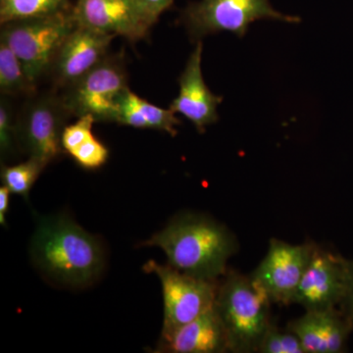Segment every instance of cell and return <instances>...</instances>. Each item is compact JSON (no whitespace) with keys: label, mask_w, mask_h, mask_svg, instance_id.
Instances as JSON below:
<instances>
[{"label":"cell","mask_w":353,"mask_h":353,"mask_svg":"<svg viewBox=\"0 0 353 353\" xmlns=\"http://www.w3.org/2000/svg\"><path fill=\"white\" fill-rule=\"evenodd\" d=\"M30 252L44 275L69 287L90 285L103 270L104 252L99 241L65 216L39 220Z\"/></svg>","instance_id":"6da1fadb"},{"label":"cell","mask_w":353,"mask_h":353,"mask_svg":"<svg viewBox=\"0 0 353 353\" xmlns=\"http://www.w3.org/2000/svg\"><path fill=\"white\" fill-rule=\"evenodd\" d=\"M139 246L160 248L173 268L209 280L225 275L228 260L236 250V240L226 227L196 214L174 218Z\"/></svg>","instance_id":"7a4b0ae2"},{"label":"cell","mask_w":353,"mask_h":353,"mask_svg":"<svg viewBox=\"0 0 353 353\" xmlns=\"http://www.w3.org/2000/svg\"><path fill=\"white\" fill-rule=\"evenodd\" d=\"M266 290L250 276L228 274L219 283L215 308L230 352H255L270 328V304Z\"/></svg>","instance_id":"3957f363"},{"label":"cell","mask_w":353,"mask_h":353,"mask_svg":"<svg viewBox=\"0 0 353 353\" xmlns=\"http://www.w3.org/2000/svg\"><path fill=\"white\" fill-rule=\"evenodd\" d=\"M76 27L71 10L1 24L0 39L17 55L30 82L37 87L44 76L50 75L58 51Z\"/></svg>","instance_id":"277c9868"},{"label":"cell","mask_w":353,"mask_h":353,"mask_svg":"<svg viewBox=\"0 0 353 353\" xmlns=\"http://www.w3.org/2000/svg\"><path fill=\"white\" fill-rule=\"evenodd\" d=\"M128 87L122 52L108 55L82 79L64 88L65 106L77 118L92 115L95 122H113L121 95Z\"/></svg>","instance_id":"5b68a950"},{"label":"cell","mask_w":353,"mask_h":353,"mask_svg":"<svg viewBox=\"0 0 353 353\" xmlns=\"http://www.w3.org/2000/svg\"><path fill=\"white\" fill-rule=\"evenodd\" d=\"M192 39L231 32L243 37L254 21L271 19L297 23L296 16L285 15L272 7L269 0H201L190 2L181 15Z\"/></svg>","instance_id":"8992f818"},{"label":"cell","mask_w":353,"mask_h":353,"mask_svg":"<svg viewBox=\"0 0 353 353\" xmlns=\"http://www.w3.org/2000/svg\"><path fill=\"white\" fill-rule=\"evenodd\" d=\"M161 283L164 321L161 334L169 333L215 307L219 281L189 275L170 265L150 260L143 266Z\"/></svg>","instance_id":"52a82bcc"},{"label":"cell","mask_w":353,"mask_h":353,"mask_svg":"<svg viewBox=\"0 0 353 353\" xmlns=\"http://www.w3.org/2000/svg\"><path fill=\"white\" fill-rule=\"evenodd\" d=\"M71 116L61 95L57 92L31 95L17 119L20 148L29 157L50 164L64 152L62 134Z\"/></svg>","instance_id":"ba28073f"},{"label":"cell","mask_w":353,"mask_h":353,"mask_svg":"<svg viewBox=\"0 0 353 353\" xmlns=\"http://www.w3.org/2000/svg\"><path fill=\"white\" fill-rule=\"evenodd\" d=\"M350 262L340 255L313 245L310 259L292 303L306 310L340 306L347 292Z\"/></svg>","instance_id":"9c48e42d"},{"label":"cell","mask_w":353,"mask_h":353,"mask_svg":"<svg viewBox=\"0 0 353 353\" xmlns=\"http://www.w3.org/2000/svg\"><path fill=\"white\" fill-rule=\"evenodd\" d=\"M313 245H294L275 239L271 240L268 252L253 272L252 277L266 290L272 303H292Z\"/></svg>","instance_id":"30bf717a"},{"label":"cell","mask_w":353,"mask_h":353,"mask_svg":"<svg viewBox=\"0 0 353 353\" xmlns=\"http://www.w3.org/2000/svg\"><path fill=\"white\" fill-rule=\"evenodd\" d=\"M76 24L131 43L145 39L152 28L134 0H74Z\"/></svg>","instance_id":"8fae6325"},{"label":"cell","mask_w":353,"mask_h":353,"mask_svg":"<svg viewBox=\"0 0 353 353\" xmlns=\"http://www.w3.org/2000/svg\"><path fill=\"white\" fill-rule=\"evenodd\" d=\"M115 36L77 25L58 51L50 72L53 83L66 88L78 82L108 57Z\"/></svg>","instance_id":"7c38bea8"},{"label":"cell","mask_w":353,"mask_h":353,"mask_svg":"<svg viewBox=\"0 0 353 353\" xmlns=\"http://www.w3.org/2000/svg\"><path fill=\"white\" fill-rule=\"evenodd\" d=\"M201 57L202 43L199 41L179 78L180 92L169 108L185 116L201 132L218 120L217 108L223 101L222 97L212 94L204 82Z\"/></svg>","instance_id":"4fadbf2b"},{"label":"cell","mask_w":353,"mask_h":353,"mask_svg":"<svg viewBox=\"0 0 353 353\" xmlns=\"http://www.w3.org/2000/svg\"><path fill=\"white\" fill-rule=\"evenodd\" d=\"M288 329L296 334L306 353H338L345 350L353 330L336 308L306 310L290 322Z\"/></svg>","instance_id":"5bb4252c"},{"label":"cell","mask_w":353,"mask_h":353,"mask_svg":"<svg viewBox=\"0 0 353 353\" xmlns=\"http://www.w3.org/2000/svg\"><path fill=\"white\" fill-rule=\"evenodd\" d=\"M228 350L226 332L214 307L169 333L161 334L157 352L218 353Z\"/></svg>","instance_id":"9a60e30c"},{"label":"cell","mask_w":353,"mask_h":353,"mask_svg":"<svg viewBox=\"0 0 353 353\" xmlns=\"http://www.w3.org/2000/svg\"><path fill=\"white\" fill-rule=\"evenodd\" d=\"M114 123L136 129L163 131L173 137L178 134L176 127L181 124L171 109L158 108L141 99L130 88L121 95Z\"/></svg>","instance_id":"2e32d148"},{"label":"cell","mask_w":353,"mask_h":353,"mask_svg":"<svg viewBox=\"0 0 353 353\" xmlns=\"http://www.w3.org/2000/svg\"><path fill=\"white\" fill-rule=\"evenodd\" d=\"M74 0H0V23L34 19L68 12Z\"/></svg>","instance_id":"e0dca14e"},{"label":"cell","mask_w":353,"mask_h":353,"mask_svg":"<svg viewBox=\"0 0 353 353\" xmlns=\"http://www.w3.org/2000/svg\"><path fill=\"white\" fill-rule=\"evenodd\" d=\"M34 90L36 87L30 82L19 58L6 41L0 39V92L2 95L31 97Z\"/></svg>","instance_id":"ac0fdd59"},{"label":"cell","mask_w":353,"mask_h":353,"mask_svg":"<svg viewBox=\"0 0 353 353\" xmlns=\"http://www.w3.org/2000/svg\"><path fill=\"white\" fill-rule=\"evenodd\" d=\"M46 166L41 160L32 157L23 163L2 166V183L12 194L28 199L32 185Z\"/></svg>","instance_id":"d6986e66"},{"label":"cell","mask_w":353,"mask_h":353,"mask_svg":"<svg viewBox=\"0 0 353 353\" xmlns=\"http://www.w3.org/2000/svg\"><path fill=\"white\" fill-rule=\"evenodd\" d=\"M257 352L306 353L303 343L290 330H281L271 325L260 343Z\"/></svg>","instance_id":"ffe728a7"},{"label":"cell","mask_w":353,"mask_h":353,"mask_svg":"<svg viewBox=\"0 0 353 353\" xmlns=\"http://www.w3.org/2000/svg\"><path fill=\"white\" fill-rule=\"evenodd\" d=\"M70 155L82 168L95 170L106 163L109 150L101 141L92 136L70 153Z\"/></svg>","instance_id":"44dd1931"},{"label":"cell","mask_w":353,"mask_h":353,"mask_svg":"<svg viewBox=\"0 0 353 353\" xmlns=\"http://www.w3.org/2000/svg\"><path fill=\"white\" fill-rule=\"evenodd\" d=\"M18 143L17 120L14 119L12 109L2 95L0 101V152L4 157L14 154Z\"/></svg>","instance_id":"7402d4cb"},{"label":"cell","mask_w":353,"mask_h":353,"mask_svg":"<svg viewBox=\"0 0 353 353\" xmlns=\"http://www.w3.org/2000/svg\"><path fill=\"white\" fill-rule=\"evenodd\" d=\"M95 123L94 118L92 115H85L78 118V121L74 124L65 127L62 134V148L64 152L71 153L83 141H87L92 134V126Z\"/></svg>","instance_id":"603a6c76"},{"label":"cell","mask_w":353,"mask_h":353,"mask_svg":"<svg viewBox=\"0 0 353 353\" xmlns=\"http://www.w3.org/2000/svg\"><path fill=\"white\" fill-rule=\"evenodd\" d=\"M148 20L154 25L161 14L170 8L174 0H134Z\"/></svg>","instance_id":"cb8c5ba5"},{"label":"cell","mask_w":353,"mask_h":353,"mask_svg":"<svg viewBox=\"0 0 353 353\" xmlns=\"http://www.w3.org/2000/svg\"><path fill=\"white\" fill-rule=\"evenodd\" d=\"M340 311L353 328V262H350L347 292L341 301Z\"/></svg>","instance_id":"d4e9b609"},{"label":"cell","mask_w":353,"mask_h":353,"mask_svg":"<svg viewBox=\"0 0 353 353\" xmlns=\"http://www.w3.org/2000/svg\"><path fill=\"white\" fill-rule=\"evenodd\" d=\"M12 192L6 185L0 188V224L2 226L6 225V215L9 209V199Z\"/></svg>","instance_id":"484cf974"}]
</instances>
